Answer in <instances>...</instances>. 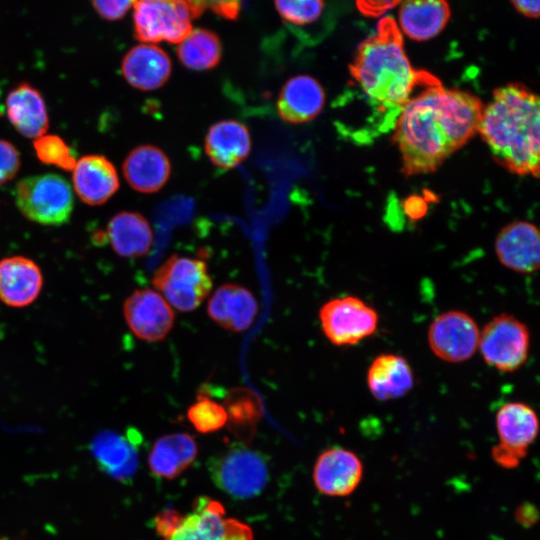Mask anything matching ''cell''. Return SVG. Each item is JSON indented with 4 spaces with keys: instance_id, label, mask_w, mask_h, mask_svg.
I'll return each instance as SVG.
<instances>
[{
    "instance_id": "7bdbcfd3",
    "label": "cell",
    "mask_w": 540,
    "mask_h": 540,
    "mask_svg": "<svg viewBox=\"0 0 540 540\" xmlns=\"http://www.w3.org/2000/svg\"><path fill=\"white\" fill-rule=\"evenodd\" d=\"M0 540H5V539H0Z\"/></svg>"
},
{
    "instance_id": "ba28073f",
    "label": "cell",
    "mask_w": 540,
    "mask_h": 540,
    "mask_svg": "<svg viewBox=\"0 0 540 540\" xmlns=\"http://www.w3.org/2000/svg\"><path fill=\"white\" fill-rule=\"evenodd\" d=\"M478 349L489 366L503 372L516 371L529 355V329L513 315H497L480 331Z\"/></svg>"
},
{
    "instance_id": "ab89813d",
    "label": "cell",
    "mask_w": 540,
    "mask_h": 540,
    "mask_svg": "<svg viewBox=\"0 0 540 540\" xmlns=\"http://www.w3.org/2000/svg\"><path fill=\"white\" fill-rule=\"evenodd\" d=\"M224 540H253V533L247 524L234 518H225Z\"/></svg>"
},
{
    "instance_id": "7402d4cb",
    "label": "cell",
    "mask_w": 540,
    "mask_h": 540,
    "mask_svg": "<svg viewBox=\"0 0 540 540\" xmlns=\"http://www.w3.org/2000/svg\"><path fill=\"white\" fill-rule=\"evenodd\" d=\"M251 150L247 127L236 120H223L212 125L205 137V152L210 161L223 169L243 162Z\"/></svg>"
},
{
    "instance_id": "7a4b0ae2",
    "label": "cell",
    "mask_w": 540,
    "mask_h": 540,
    "mask_svg": "<svg viewBox=\"0 0 540 540\" xmlns=\"http://www.w3.org/2000/svg\"><path fill=\"white\" fill-rule=\"evenodd\" d=\"M349 73L356 102L368 109L367 140L393 129L401 110L417 93L442 84L411 64L402 32L391 16L381 18L374 33L359 44Z\"/></svg>"
},
{
    "instance_id": "f35d334b",
    "label": "cell",
    "mask_w": 540,
    "mask_h": 540,
    "mask_svg": "<svg viewBox=\"0 0 540 540\" xmlns=\"http://www.w3.org/2000/svg\"><path fill=\"white\" fill-rule=\"evenodd\" d=\"M402 0H356L358 10L367 17H379Z\"/></svg>"
},
{
    "instance_id": "f1b7e54d",
    "label": "cell",
    "mask_w": 540,
    "mask_h": 540,
    "mask_svg": "<svg viewBox=\"0 0 540 540\" xmlns=\"http://www.w3.org/2000/svg\"><path fill=\"white\" fill-rule=\"evenodd\" d=\"M222 46L218 36L207 29L197 28L179 43L177 56L189 69L208 70L220 62Z\"/></svg>"
},
{
    "instance_id": "52a82bcc",
    "label": "cell",
    "mask_w": 540,
    "mask_h": 540,
    "mask_svg": "<svg viewBox=\"0 0 540 540\" xmlns=\"http://www.w3.org/2000/svg\"><path fill=\"white\" fill-rule=\"evenodd\" d=\"M186 0H137L134 4V37L143 43H180L192 30Z\"/></svg>"
},
{
    "instance_id": "e575fe53",
    "label": "cell",
    "mask_w": 540,
    "mask_h": 540,
    "mask_svg": "<svg viewBox=\"0 0 540 540\" xmlns=\"http://www.w3.org/2000/svg\"><path fill=\"white\" fill-rule=\"evenodd\" d=\"M20 166L21 158L18 149L11 142L0 139V186L12 180Z\"/></svg>"
},
{
    "instance_id": "44dd1931",
    "label": "cell",
    "mask_w": 540,
    "mask_h": 540,
    "mask_svg": "<svg viewBox=\"0 0 540 540\" xmlns=\"http://www.w3.org/2000/svg\"><path fill=\"white\" fill-rule=\"evenodd\" d=\"M123 175L134 190L153 193L160 190L171 174L167 155L153 145H141L129 152L123 162Z\"/></svg>"
},
{
    "instance_id": "2e32d148",
    "label": "cell",
    "mask_w": 540,
    "mask_h": 540,
    "mask_svg": "<svg viewBox=\"0 0 540 540\" xmlns=\"http://www.w3.org/2000/svg\"><path fill=\"white\" fill-rule=\"evenodd\" d=\"M4 110L10 124L26 138L36 139L49 127V117L40 91L28 82H21L6 95Z\"/></svg>"
},
{
    "instance_id": "ffe728a7",
    "label": "cell",
    "mask_w": 540,
    "mask_h": 540,
    "mask_svg": "<svg viewBox=\"0 0 540 540\" xmlns=\"http://www.w3.org/2000/svg\"><path fill=\"white\" fill-rule=\"evenodd\" d=\"M257 311L258 304L252 293L236 284H224L217 288L207 305L210 318L232 332L248 329Z\"/></svg>"
},
{
    "instance_id": "4fadbf2b",
    "label": "cell",
    "mask_w": 540,
    "mask_h": 540,
    "mask_svg": "<svg viewBox=\"0 0 540 540\" xmlns=\"http://www.w3.org/2000/svg\"><path fill=\"white\" fill-rule=\"evenodd\" d=\"M495 253L505 267L530 274L539 268L540 235L528 221H514L503 227L495 239Z\"/></svg>"
},
{
    "instance_id": "ac0fdd59",
    "label": "cell",
    "mask_w": 540,
    "mask_h": 540,
    "mask_svg": "<svg viewBox=\"0 0 540 540\" xmlns=\"http://www.w3.org/2000/svg\"><path fill=\"white\" fill-rule=\"evenodd\" d=\"M171 61L167 53L153 44H139L124 56L121 71L134 88L151 91L163 86L171 75Z\"/></svg>"
},
{
    "instance_id": "6da1fadb",
    "label": "cell",
    "mask_w": 540,
    "mask_h": 540,
    "mask_svg": "<svg viewBox=\"0 0 540 540\" xmlns=\"http://www.w3.org/2000/svg\"><path fill=\"white\" fill-rule=\"evenodd\" d=\"M483 108L475 94L442 84L417 93L393 127L402 173L410 177L436 171L478 132Z\"/></svg>"
},
{
    "instance_id": "8d00e7d4",
    "label": "cell",
    "mask_w": 540,
    "mask_h": 540,
    "mask_svg": "<svg viewBox=\"0 0 540 540\" xmlns=\"http://www.w3.org/2000/svg\"><path fill=\"white\" fill-rule=\"evenodd\" d=\"M184 515L175 509H165L154 518L157 534L164 540L168 538L181 524Z\"/></svg>"
},
{
    "instance_id": "277c9868",
    "label": "cell",
    "mask_w": 540,
    "mask_h": 540,
    "mask_svg": "<svg viewBox=\"0 0 540 540\" xmlns=\"http://www.w3.org/2000/svg\"><path fill=\"white\" fill-rule=\"evenodd\" d=\"M13 196L25 218L46 226L67 223L74 207L71 185L57 174H39L21 179L15 185Z\"/></svg>"
},
{
    "instance_id": "74e56055",
    "label": "cell",
    "mask_w": 540,
    "mask_h": 540,
    "mask_svg": "<svg viewBox=\"0 0 540 540\" xmlns=\"http://www.w3.org/2000/svg\"><path fill=\"white\" fill-rule=\"evenodd\" d=\"M491 455L494 462L500 467L514 469L519 466L527 453L498 443L492 448Z\"/></svg>"
},
{
    "instance_id": "4dcf8cb0",
    "label": "cell",
    "mask_w": 540,
    "mask_h": 540,
    "mask_svg": "<svg viewBox=\"0 0 540 540\" xmlns=\"http://www.w3.org/2000/svg\"><path fill=\"white\" fill-rule=\"evenodd\" d=\"M39 161L56 168L72 171L77 161L72 148L59 136L44 134L33 141Z\"/></svg>"
},
{
    "instance_id": "83f0119b",
    "label": "cell",
    "mask_w": 540,
    "mask_h": 540,
    "mask_svg": "<svg viewBox=\"0 0 540 540\" xmlns=\"http://www.w3.org/2000/svg\"><path fill=\"white\" fill-rule=\"evenodd\" d=\"M224 515L221 503L199 497L193 512L184 515L179 527L165 540H224Z\"/></svg>"
},
{
    "instance_id": "cb8c5ba5",
    "label": "cell",
    "mask_w": 540,
    "mask_h": 540,
    "mask_svg": "<svg viewBox=\"0 0 540 540\" xmlns=\"http://www.w3.org/2000/svg\"><path fill=\"white\" fill-rule=\"evenodd\" d=\"M450 18L446 0H404L399 10V25L409 38L427 41L437 36Z\"/></svg>"
},
{
    "instance_id": "7c38bea8",
    "label": "cell",
    "mask_w": 540,
    "mask_h": 540,
    "mask_svg": "<svg viewBox=\"0 0 540 540\" xmlns=\"http://www.w3.org/2000/svg\"><path fill=\"white\" fill-rule=\"evenodd\" d=\"M363 477V464L352 451L333 447L323 451L313 469L317 490L327 496H348L358 487Z\"/></svg>"
},
{
    "instance_id": "9a60e30c",
    "label": "cell",
    "mask_w": 540,
    "mask_h": 540,
    "mask_svg": "<svg viewBox=\"0 0 540 540\" xmlns=\"http://www.w3.org/2000/svg\"><path fill=\"white\" fill-rule=\"evenodd\" d=\"M140 434L131 429L127 435L103 431L92 441V454L99 467L117 480H129L138 467L137 446Z\"/></svg>"
},
{
    "instance_id": "d6986e66",
    "label": "cell",
    "mask_w": 540,
    "mask_h": 540,
    "mask_svg": "<svg viewBox=\"0 0 540 540\" xmlns=\"http://www.w3.org/2000/svg\"><path fill=\"white\" fill-rule=\"evenodd\" d=\"M324 103L325 92L321 84L309 75H297L283 85L276 107L285 122L302 124L317 117Z\"/></svg>"
},
{
    "instance_id": "4316f807",
    "label": "cell",
    "mask_w": 540,
    "mask_h": 540,
    "mask_svg": "<svg viewBox=\"0 0 540 540\" xmlns=\"http://www.w3.org/2000/svg\"><path fill=\"white\" fill-rule=\"evenodd\" d=\"M496 429L501 444L526 452L538 435L536 412L522 402H509L496 414Z\"/></svg>"
},
{
    "instance_id": "b9f144b4",
    "label": "cell",
    "mask_w": 540,
    "mask_h": 540,
    "mask_svg": "<svg viewBox=\"0 0 540 540\" xmlns=\"http://www.w3.org/2000/svg\"><path fill=\"white\" fill-rule=\"evenodd\" d=\"M511 2L521 14L530 18L539 16L540 0H511Z\"/></svg>"
},
{
    "instance_id": "30bf717a",
    "label": "cell",
    "mask_w": 540,
    "mask_h": 540,
    "mask_svg": "<svg viewBox=\"0 0 540 540\" xmlns=\"http://www.w3.org/2000/svg\"><path fill=\"white\" fill-rule=\"evenodd\" d=\"M480 330L475 320L460 310L436 316L428 329V344L441 360L459 363L470 359L478 349Z\"/></svg>"
},
{
    "instance_id": "9c48e42d",
    "label": "cell",
    "mask_w": 540,
    "mask_h": 540,
    "mask_svg": "<svg viewBox=\"0 0 540 540\" xmlns=\"http://www.w3.org/2000/svg\"><path fill=\"white\" fill-rule=\"evenodd\" d=\"M319 318L325 336L336 346L358 344L378 326L376 310L356 296L329 300L321 307Z\"/></svg>"
},
{
    "instance_id": "60d3db41",
    "label": "cell",
    "mask_w": 540,
    "mask_h": 540,
    "mask_svg": "<svg viewBox=\"0 0 540 540\" xmlns=\"http://www.w3.org/2000/svg\"><path fill=\"white\" fill-rule=\"evenodd\" d=\"M514 516L516 522L524 528H531L539 519L536 506L530 502H523L518 505L515 509Z\"/></svg>"
},
{
    "instance_id": "3957f363",
    "label": "cell",
    "mask_w": 540,
    "mask_h": 540,
    "mask_svg": "<svg viewBox=\"0 0 540 540\" xmlns=\"http://www.w3.org/2000/svg\"><path fill=\"white\" fill-rule=\"evenodd\" d=\"M539 97L522 83L494 90L478 133L494 160L518 176L539 177Z\"/></svg>"
},
{
    "instance_id": "5b68a950",
    "label": "cell",
    "mask_w": 540,
    "mask_h": 540,
    "mask_svg": "<svg viewBox=\"0 0 540 540\" xmlns=\"http://www.w3.org/2000/svg\"><path fill=\"white\" fill-rule=\"evenodd\" d=\"M208 470L213 483L236 499L256 497L269 478L266 458L260 452L239 444L210 459Z\"/></svg>"
},
{
    "instance_id": "d6a6232c",
    "label": "cell",
    "mask_w": 540,
    "mask_h": 540,
    "mask_svg": "<svg viewBox=\"0 0 540 540\" xmlns=\"http://www.w3.org/2000/svg\"><path fill=\"white\" fill-rule=\"evenodd\" d=\"M281 18L293 26H305L319 19L324 10V0H275Z\"/></svg>"
},
{
    "instance_id": "836d02e7",
    "label": "cell",
    "mask_w": 540,
    "mask_h": 540,
    "mask_svg": "<svg viewBox=\"0 0 540 540\" xmlns=\"http://www.w3.org/2000/svg\"><path fill=\"white\" fill-rule=\"evenodd\" d=\"M193 19L198 18L207 9H211L218 16L235 20L241 11V0H186Z\"/></svg>"
},
{
    "instance_id": "e0dca14e",
    "label": "cell",
    "mask_w": 540,
    "mask_h": 540,
    "mask_svg": "<svg viewBox=\"0 0 540 540\" xmlns=\"http://www.w3.org/2000/svg\"><path fill=\"white\" fill-rule=\"evenodd\" d=\"M43 286L39 266L30 258L0 260V300L10 307H25L36 300Z\"/></svg>"
},
{
    "instance_id": "603a6c76",
    "label": "cell",
    "mask_w": 540,
    "mask_h": 540,
    "mask_svg": "<svg viewBox=\"0 0 540 540\" xmlns=\"http://www.w3.org/2000/svg\"><path fill=\"white\" fill-rule=\"evenodd\" d=\"M367 385L377 400L387 401L403 397L414 385L412 368L400 355L380 354L368 368Z\"/></svg>"
},
{
    "instance_id": "f546056e",
    "label": "cell",
    "mask_w": 540,
    "mask_h": 540,
    "mask_svg": "<svg viewBox=\"0 0 540 540\" xmlns=\"http://www.w3.org/2000/svg\"><path fill=\"white\" fill-rule=\"evenodd\" d=\"M230 431L243 442L254 435L261 416V404L256 395L246 388L229 391L224 406Z\"/></svg>"
},
{
    "instance_id": "d590c367",
    "label": "cell",
    "mask_w": 540,
    "mask_h": 540,
    "mask_svg": "<svg viewBox=\"0 0 540 540\" xmlns=\"http://www.w3.org/2000/svg\"><path fill=\"white\" fill-rule=\"evenodd\" d=\"M137 0H92L98 15L109 21L119 20L130 10Z\"/></svg>"
},
{
    "instance_id": "1f68e13d",
    "label": "cell",
    "mask_w": 540,
    "mask_h": 540,
    "mask_svg": "<svg viewBox=\"0 0 540 540\" xmlns=\"http://www.w3.org/2000/svg\"><path fill=\"white\" fill-rule=\"evenodd\" d=\"M187 417L200 433H211L227 423V413L223 405L206 395H199L188 409Z\"/></svg>"
},
{
    "instance_id": "8992f818",
    "label": "cell",
    "mask_w": 540,
    "mask_h": 540,
    "mask_svg": "<svg viewBox=\"0 0 540 540\" xmlns=\"http://www.w3.org/2000/svg\"><path fill=\"white\" fill-rule=\"evenodd\" d=\"M152 284L169 304L183 312L197 308L212 288L205 261L177 255L156 270Z\"/></svg>"
},
{
    "instance_id": "5bb4252c",
    "label": "cell",
    "mask_w": 540,
    "mask_h": 540,
    "mask_svg": "<svg viewBox=\"0 0 540 540\" xmlns=\"http://www.w3.org/2000/svg\"><path fill=\"white\" fill-rule=\"evenodd\" d=\"M71 172L77 196L90 206L104 204L120 186L115 166L103 155L91 154L81 157Z\"/></svg>"
},
{
    "instance_id": "d4e9b609",
    "label": "cell",
    "mask_w": 540,
    "mask_h": 540,
    "mask_svg": "<svg viewBox=\"0 0 540 540\" xmlns=\"http://www.w3.org/2000/svg\"><path fill=\"white\" fill-rule=\"evenodd\" d=\"M197 456L192 436L179 432L158 438L153 444L148 465L151 472L164 479H174L186 470Z\"/></svg>"
},
{
    "instance_id": "8fae6325",
    "label": "cell",
    "mask_w": 540,
    "mask_h": 540,
    "mask_svg": "<svg viewBox=\"0 0 540 540\" xmlns=\"http://www.w3.org/2000/svg\"><path fill=\"white\" fill-rule=\"evenodd\" d=\"M123 311L131 331L138 338L149 342L164 339L175 320L170 304L150 288L135 290L125 300Z\"/></svg>"
},
{
    "instance_id": "484cf974",
    "label": "cell",
    "mask_w": 540,
    "mask_h": 540,
    "mask_svg": "<svg viewBox=\"0 0 540 540\" xmlns=\"http://www.w3.org/2000/svg\"><path fill=\"white\" fill-rule=\"evenodd\" d=\"M106 238L118 255L131 258L149 251L153 235L144 216L138 212L122 211L110 219Z\"/></svg>"
}]
</instances>
